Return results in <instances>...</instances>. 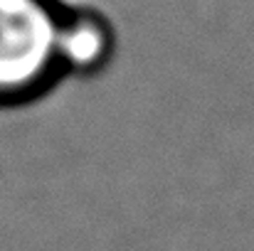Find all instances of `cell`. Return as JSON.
Here are the masks:
<instances>
[{
  "label": "cell",
  "instance_id": "cell-1",
  "mask_svg": "<svg viewBox=\"0 0 254 251\" xmlns=\"http://www.w3.org/2000/svg\"><path fill=\"white\" fill-rule=\"evenodd\" d=\"M60 0H0V103L45 94L60 77Z\"/></svg>",
  "mask_w": 254,
  "mask_h": 251
},
{
  "label": "cell",
  "instance_id": "cell-2",
  "mask_svg": "<svg viewBox=\"0 0 254 251\" xmlns=\"http://www.w3.org/2000/svg\"><path fill=\"white\" fill-rule=\"evenodd\" d=\"M114 27L91 7H64L60 27V62L64 74H96L114 54Z\"/></svg>",
  "mask_w": 254,
  "mask_h": 251
}]
</instances>
